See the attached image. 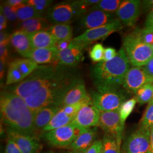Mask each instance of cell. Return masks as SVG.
<instances>
[{"instance_id": "d6986e66", "label": "cell", "mask_w": 153, "mask_h": 153, "mask_svg": "<svg viewBox=\"0 0 153 153\" xmlns=\"http://www.w3.org/2000/svg\"><path fill=\"white\" fill-rule=\"evenodd\" d=\"M97 136V128H91L86 131L76 138L68 148L75 153H84L95 142Z\"/></svg>"}, {"instance_id": "e575fe53", "label": "cell", "mask_w": 153, "mask_h": 153, "mask_svg": "<svg viewBox=\"0 0 153 153\" xmlns=\"http://www.w3.org/2000/svg\"><path fill=\"white\" fill-rule=\"evenodd\" d=\"M104 48L101 43H97L93 45L89 52V56L94 63H99L103 61Z\"/></svg>"}, {"instance_id": "9c48e42d", "label": "cell", "mask_w": 153, "mask_h": 153, "mask_svg": "<svg viewBox=\"0 0 153 153\" xmlns=\"http://www.w3.org/2000/svg\"><path fill=\"white\" fill-rule=\"evenodd\" d=\"M123 27L121 22L116 18L109 23L99 27L86 30L81 35L73 39V40L82 44L86 48L89 44L108 37L112 33L117 32Z\"/></svg>"}, {"instance_id": "f1b7e54d", "label": "cell", "mask_w": 153, "mask_h": 153, "mask_svg": "<svg viewBox=\"0 0 153 153\" xmlns=\"http://www.w3.org/2000/svg\"><path fill=\"white\" fill-rule=\"evenodd\" d=\"M16 66L21 71L25 78L31 74L38 67V64L30 59H17L14 60Z\"/></svg>"}, {"instance_id": "9a60e30c", "label": "cell", "mask_w": 153, "mask_h": 153, "mask_svg": "<svg viewBox=\"0 0 153 153\" xmlns=\"http://www.w3.org/2000/svg\"><path fill=\"white\" fill-rule=\"evenodd\" d=\"M100 114V111L91 102L79 109L73 123L85 129L94 128L99 126Z\"/></svg>"}, {"instance_id": "816d5d0a", "label": "cell", "mask_w": 153, "mask_h": 153, "mask_svg": "<svg viewBox=\"0 0 153 153\" xmlns=\"http://www.w3.org/2000/svg\"><path fill=\"white\" fill-rule=\"evenodd\" d=\"M148 153H153V128L150 132V148Z\"/></svg>"}, {"instance_id": "ffe728a7", "label": "cell", "mask_w": 153, "mask_h": 153, "mask_svg": "<svg viewBox=\"0 0 153 153\" xmlns=\"http://www.w3.org/2000/svg\"><path fill=\"white\" fill-rule=\"evenodd\" d=\"M10 43L18 53L27 58L33 49L29 34L22 30H16L10 35Z\"/></svg>"}, {"instance_id": "7dc6e473", "label": "cell", "mask_w": 153, "mask_h": 153, "mask_svg": "<svg viewBox=\"0 0 153 153\" xmlns=\"http://www.w3.org/2000/svg\"><path fill=\"white\" fill-rule=\"evenodd\" d=\"M8 5L12 6L13 7H16L19 6L27 2V1L24 0H9L6 2Z\"/></svg>"}, {"instance_id": "5b68a950", "label": "cell", "mask_w": 153, "mask_h": 153, "mask_svg": "<svg viewBox=\"0 0 153 153\" xmlns=\"http://www.w3.org/2000/svg\"><path fill=\"white\" fill-rule=\"evenodd\" d=\"M89 9L85 0L62 2L49 7L47 11L46 18L53 25H69L81 18Z\"/></svg>"}, {"instance_id": "2e32d148", "label": "cell", "mask_w": 153, "mask_h": 153, "mask_svg": "<svg viewBox=\"0 0 153 153\" xmlns=\"http://www.w3.org/2000/svg\"><path fill=\"white\" fill-rule=\"evenodd\" d=\"M115 19L113 14L100 10L89 9L81 18L79 25L82 28L88 30L104 26Z\"/></svg>"}, {"instance_id": "f6af8a7d", "label": "cell", "mask_w": 153, "mask_h": 153, "mask_svg": "<svg viewBox=\"0 0 153 153\" xmlns=\"http://www.w3.org/2000/svg\"><path fill=\"white\" fill-rule=\"evenodd\" d=\"M10 43V35L7 33L2 31L0 33V44H9Z\"/></svg>"}, {"instance_id": "d590c367", "label": "cell", "mask_w": 153, "mask_h": 153, "mask_svg": "<svg viewBox=\"0 0 153 153\" xmlns=\"http://www.w3.org/2000/svg\"><path fill=\"white\" fill-rule=\"evenodd\" d=\"M52 2V1L49 0H28L27 4L43 14L44 11L47 12Z\"/></svg>"}, {"instance_id": "3957f363", "label": "cell", "mask_w": 153, "mask_h": 153, "mask_svg": "<svg viewBox=\"0 0 153 153\" xmlns=\"http://www.w3.org/2000/svg\"><path fill=\"white\" fill-rule=\"evenodd\" d=\"M130 62L122 47L115 58L102 61L91 68V76L98 91L119 90L123 85Z\"/></svg>"}, {"instance_id": "83f0119b", "label": "cell", "mask_w": 153, "mask_h": 153, "mask_svg": "<svg viewBox=\"0 0 153 153\" xmlns=\"http://www.w3.org/2000/svg\"><path fill=\"white\" fill-rule=\"evenodd\" d=\"M123 1L121 0H102L93 6L90 9L100 10L105 13L113 14L119 9Z\"/></svg>"}, {"instance_id": "5bb4252c", "label": "cell", "mask_w": 153, "mask_h": 153, "mask_svg": "<svg viewBox=\"0 0 153 153\" xmlns=\"http://www.w3.org/2000/svg\"><path fill=\"white\" fill-rule=\"evenodd\" d=\"M86 48L73 39L69 46L59 52V64L69 68L78 65L83 60V51Z\"/></svg>"}, {"instance_id": "cb8c5ba5", "label": "cell", "mask_w": 153, "mask_h": 153, "mask_svg": "<svg viewBox=\"0 0 153 153\" xmlns=\"http://www.w3.org/2000/svg\"><path fill=\"white\" fill-rule=\"evenodd\" d=\"M51 23L45 18H35L27 21L19 22L18 27L28 34L36 33L42 30H48Z\"/></svg>"}, {"instance_id": "8d00e7d4", "label": "cell", "mask_w": 153, "mask_h": 153, "mask_svg": "<svg viewBox=\"0 0 153 153\" xmlns=\"http://www.w3.org/2000/svg\"><path fill=\"white\" fill-rule=\"evenodd\" d=\"M1 11L4 14L7 21L10 22H16L18 20L14 8L6 2L1 5Z\"/></svg>"}, {"instance_id": "836d02e7", "label": "cell", "mask_w": 153, "mask_h": 153, "mask_svg": "<svg viewBox=\"0 0 153 153\" xmlns=\"http://www.w3.org/2000/svg\"><path fill=\"white\" fill-rule=\"evenodd\" d=\"M137 103L136 98H133L128 100H126L121 104L118 111L120 115L121 121L124 126L127 118L131 114Z\"/></svg>"}, {"instance_id": "ba28073f", "label": "cell", "mask_w": 153, "mask_h": 153, "mask_svg": "<svg viewBox=\"0 0 153 153\" xmlns=\"http://www.w3.org/2000/svg\"><path fill=\"white\" fill-rule=\"evenodd\" d=\"M93 104L100 111H118L126 100L124 93L120 90L95 91L91 95Z\"/></svg>"}, {"instance_id": "c3c4849f", "label": "cell", "mask_w": 153, "mask_h": 153, "mask_svg": "<svg viewBox=\"0 0 153 153\" xmlns=\"http://www.w3.org/2000/svg\"><path fill=\"white\" fill-rule=\"evenodd\" d=\"M7 19H6V16L1 11V13H0V30H1V31H3L4 29H5L7 26Z\"/></svg>"}, {"instance_id": "60d3db41", "label": "cell", "mask_w": 153, "mask_h": 153, "mask_svg": "<svg viewBox=\"0 0 153 153\" xmlns=\"http://www.w3.org/2000/svg\"><path fill=\"white\" fill-rule=\"evenodd\" d=\"M117 52L112 47H106L104 48V57L103 61H108L114 58L117 55Z\"/></svg>"}, {"instance_id": "74e56055", "label": "cell", "mask_w": 153, "mask_h": 153, "mask_svg": "<svg viewBox=\"0 0 153 153\" xmlns=\"http://www.w3.org/2000/svg\"><path fill=\"white\" fill-rule=\"evenodd\" d=\"M138 35L142 41L148 45L153 44V28H143V29H137Z\"/></svg>"}, {"instance_id": "d6a6232c", "label": "cell", "mask_w": 153, "mask_h": 153, "mask_svg": "<svg viewBox=\"0 0 153 153\" xmlns=\"http://www.w3.org/2000/svg\"><path fill=\"white\" fill-rule=\"evenodd\" d=\"M139 128L151 131L153 128V102H150L146 107L142 119L140 122Z\"/></svg>"}, {"instance_id": "6da1fadb", "label": "cell", "mask_w": 153, "mask_h": 153, "mask_svg": "<svg viewBox=\"0 0 153 153\" xmlns=\"http://www.w3.org/2000/svg\"><path fill=\"white\" fill-rule=\"evenodd\" d=\"M71 68L61 65L60 71L52 81L24 99L33 114L47 107H61L66 94L82 81Z\"/></svg>"}, {"instance_id": "52a82bcc", "label": "cell", "mask_w": 153, "mask_h": 153, "mask_svg": "<svg viewBox=\"0 0 153 153\" xmlns=\"http://www.w3.org/2000/svg\"><path fill=\"white\" fill-rule=\"evenodd\" d=\"M87 129L74 123L45 132L44 137L47 143L57 148H69L82 132Z\"/></svg>"}, {"instance_id": "f5cc1de1", "label": "cell", "mask_w": 153, "mask_h": 153, "mask_svg": "<svg viewBox=\"0 0 153 153\" xmlns=\"http://www.w3.org/2000/svg\"><path fill=\"white\" fill-rule=\"evenodd\" d=\"M75 153L74 152H68V153Z\"/></svg>"}, {"instance_id": "8992f818", "label": "cell", "mask_w": 153, "mask_h": 153, "mask_svg": "<svg viewBox=\"0 0 153 153\" xmlns=\"http://www.w3.org/2000/svg\"><path fill=\"white\" fill-rule=\"evenodd\" d=\"M123 45L130 64L133 66H143L153 57L152 46L142 41L137 29L124 37Z\"/></svg>"}, {"instance_id": "7a4b0ae2", "label": "cell", "mask_w": 153, "mask_h": 153, "mask_svg": "<svg viewBox=\"0 0 153 153\" xmlns=\"http://www.w3.org/2000/svg\"><path fill=\"white\" fill-rule=\"evenodd\" d=\"M1 119L7 129L35 136L34 114L25 100L11 91L1 94Z\"/></svg>"}, {"instance_id": "8fae6325", "label": "cell", "mask_w": 153, "mask_h": 153, "mask_svg": "<svg viewBox=\"0 0 153 153\" xmlns=\"http://www.w3.org/2000/svg\"><path fill=\"white\" fill-rule=\"evenodd\" d=\"M142 1L139 0L123 1L116 12L117 18L126 26H133L142 11Z\"/></svg>"}, {"instance_id": "681fc988", "label": "cell", "mask_w": 153, "mask_h": 153, "mask_svg": "<svg viewBox=\"0 0 153 153\" xmlns=\"http://www.w3.org/2000/svg\"><path fill=\"white\" fill-rule=\"evenodd\" d=\"M153 0H146L142 1V9L148 10V9H150V10L153 9Z\"/></svg>"}, {"instance_id": "1f68e13d", "label": "cell", "mask_w": 153, "mask_h": 153, "mask_svg": "<svg viewBox=\"0 0 153 153\" xmlns=\"http://www.w3.org/2000/svg\"><path fill=\"white\" fill-rule=\"evenodd\" d=\"M102 142V153H120L121 143L115 137L106 134Z\"/></svg>"}, {"instance_id": "d4e9b609", "label": "cell", "mask_w": 153, "mask_h": 153, "mask_svg": "<svg viewBox=\"0 0 153 153\" xmlns=\"http://www.w3.org/2000/svg\"><path fill=\"white\" fill-rule=\"evenodd\" d=\"M75 117L68 114L62 108L57 112L49 124L42 130L43 132L50 131L55 129L71 124Z\"/></svg>"}, {"instance_id": "44dd1931", "label": "cell", "mask_w": 153, "mask_h": 153, "mask_svg": "<svg viewBox=\"0 0 153 153\" xmlns=\"http://www.w3.org/2000/svg\"><path fill=\"white\" fill-rule=\"evenodd\" d=\"M33 48H47L55 47L57 40L48 30L29 34Z\"/></svg>"}, {"instance_id": "484cf974", "label": "cell", "mask_w": 153, "mask_h": 153, "mask_svg": "<svg viewBox=\"0 0 153 153\" xmlns=\"http://www.w3.org/2000/svg\"><path fill=\"white\" fill-rule=\"evenodd\" d=\"M48 31L55 37L57 42L73 39V28L69 24L52 25Z\"/></svg>"}, {"instance_id": "e0dca14e", "label": "cell", "mask_w": 153, "mask_h": 153, "mask_svg": "<svg viewBox=\"0 0 153 153\" xmlns=\"http://www.w3.org/2000/svg\"><path fill=\"white\" fill-rule=\"evenodd\" d=\"M7 136L16 143L22 153H38L42 149V145L35 136L10 129H7Z\"/></svg>"}, {"instance_id": "4fadbf2b", "label": "cell", "mask_w": 153, "mask_h": 153, "mask_svg": "<svg viewBox=\"0 0 153 153\" xmlns=\"http://www.w3.org/2000/svg\"><path fill=\"white\" fill-rule=\"evenodd\" d=\"M153 83V78L149 76L142 67L132 66L126 74L123 86L128 91L134 93L143 85Z\"/></svg>"}, {"instance_id": "db71d44e", "label": "cell", "mask_w": 153, "mask_h": 153, "mask_svg": "<svg viewBox=\"0 0 153 153\" xmlns=\"http://www.w3.org/2000/svg\"><path fill=\"white\" fill-rule=\"evenodd\" d=\"M153 102V99H152V100H151V102Z\"/></svg>"}, {"instance_id": "b9f144b4", "label": "cell", "mask_w": 153, "mask_h": 153, "mask_svg": "<svg viewBox=\"0 0 153 153\" xmlns=\"http://www.w3.org/2000/svg\"><path fill=\"white\" fill-rule=\"evenodd\" d=\"M72 40H65L57 42L56 44L55 45V47L57 48V49L60 52L61 51L65 49L69 46V45L71 43Z\"/></svg>"}, {"instance_id": "11a10c76", "label": "cell", "mask_w": 153, "mask_h": 153, "mask_svg": "<svg viewBox=\"0 0 153 153\" xmlns=\"http://www.w3.org/2000/svg\"><path fill=\"white\" fill-rule=\"evenodd\" d=\"M152 48H153V45H152Z\"/></svg>"}, {"instance_id": "f35d334b", "label": "cell", "mask_w": 153, "mask_h": 153, "mask_svg": "<svg viewBox=\"0 0 153 153\" xmlns=\"http://www.w3.org/2000/svg\"><path fill=\"white\" fill-rule=\"evenodd\" d=\"M5 153H22V152L16 143L9 137H7Z\"/></svg>"}, {"instance_id": "7c38bea8", "label": "cell", "mask_w": 153, "mask_h": 153, "mask_svg": "<svg viewBox=\"0 0 153 153\" xmlns=\"http://www.w3.org/2000/svg\"><path fill=\"white\" fill-rule=\"evenodd\" d=\"M150 131L139 128L127 138L124 153H148L150 143Z\"/></svg>"}, {"instance_id": "4dcf8cb0", "label": "cell", "mask_w": 153, "mask_h": 153, "mask_svg": "<svg viewBox=\"0 0 153 153\" xmlns=\"http://www.w3.org/2000/svg\"><path fill=\"white\" fill-rule=\"evenodd\" d=\"M153 97V83H149L140 88L136 93L137 103L142 104L149 103Z\"/></svg>"}, {"instance_id": "30bf717a", "label": "cell", "mask_w": 153, "mask_h": 153, "mask_svg": "<svg viewBox=\"0 0 153 153\" xmlns=\"http://www.w3.org/2000/svg\"><path fill=\"white\" fill-rule=\"evenodd\" d=\"M99 126L121 143L124 126L121 121L118 111H100Z\"/></svg>"}, {"instance_id": "f546056e", "label": "cell", "mask_w": 153, "mask_h": 153, "mask_svg": "<svg viewBox=\"0 0 153 153\" xmlns=\"http://www.w3.org/2000/svg\"><path fill=\"white\" fill-rule=\"evenodd\" d=\"M25 79V78L23 76L21 71H20L16 66L15 62L14 61H11L8 68L6 85H16L22 82Z\"/></svg>"}, {"instance_id": "277c9868", "label": "cell", "mask_w": 153, "mask_h": 153, "mask_svg": "<svg viewBox=\"0 0 153 153\" xmlns=\"http://www.w3.org/2000/svg\"><path fill=\"white\" fill-rule=\"evenodd\" d=\"M59 64L38 66L31 74L9 90L25 99L52 81L60 70Z\"/></svg>"}, {"instance_id": "603a6c76", "label": "cell", "mask_w": 153, "mask_h": 153, "mask_svg": "<svg viewBox=\"0 0 153 153\" xmlns=\"http://www.w3.org/2000/svg\"><path fill=\"white\" fill-rule=\"evenodd\" d=\"M89 95L87 93L85 84L82 80L66 94L62 100L61 107L77 103L86 98Z\"/></svg>"}, {"instance_id": "ac0fdd59", "label": "cell", "mask_w": 153, "mask_h": 153, "mask_svg": "<svg viewBox=\"0 0 153 153\" xmlns=\"http://www.w3.org/2000/svg\"><path fill=\"white\" fill-rule=\"evenodd\" d=\"M59 52L56 47L47 48H33L28 55L38 64H59Z\"/></svg>"}, {"instance_id": "4316f807", "label": "cell", "mask_w": 153, "mask_h": 153, "mask_svg": "<svg viewBox=\"0 0 153 153\" xmlns=\"http://www.w3.org/2000/svg\"><path fill=\"white\" fill-rule=\"evenodd\" d=\"M14 8L16 12L18 21L20 22L35 18H44L43 16V14L36 10L33 6L27 4V2Z\"/></svg>"}, {"instance_id": "ab89813d", "label": "cell", "mask_w": 153, "mask_h": 153, "mask_svg": "<svg viewBox=\"0 0 153 153\" xmlns=\"http://www.w3.org/2000/svg\"><path fill=\"white\" fill-rule=\"evenodd\" d=\"M102 141L97 140L84 153H102Z\"/></svg>"}, {"instance_id": "f907efd6", "label": "cell", "mask_w": 153, "mask_h": 153, "mask_svg": "<svg viewBox=\"0 0 153 153\" xmlns=\"http://www.w3.org/2000/svg\"><path fill=\"white\" fill-rule=\"evenodd\" d=\"M6 62L4 61H0V79L1 81L3 79L5 74V70Z\"/></svg>"}, {"instance_id": "ee69618b", "label": "cell", "mask_w": 153, "mask_h": 153, "mask_svg": "<svg viewBox=\"0 0 153 153\" xmlns=\"http://www.w3.org/2000/svg\"><path fill=\"white\" fill-rule=\"evenodd\" d=\"M142 67L148 75L153 78V57L145 65Z\"/></svg>"}, {"instance_id": "7bdbcfd3", "label": "cell", "mask_w": 153, "mask_h": 153, "mask_svg": "<svg viewBox=\"0 0 153 153\" xmlns=\"http://www.w3.org/2000/svg\"><path fill=\"white\" fill-rule=\"evenodd\" d=\"M8 44H0V59L1 60L6 62L7 58L8 57V50H7Z\"/></svg>"}, {"instance_id": "7402d4cb", "label": "cell", "mask_w": 153, "mask_h": 153, "mask_svg": "<svg viewBox=\"0 0 153 153\" xmlns=\"http://www.w3.org/2000/svg\"><path fill=\"white\" fill-rule=\"evenodd\" d=\"M60 108L58 106H49L40 109L34 114V125L36 130H43Z\"/></svg>"}, {"instance_id": "bcb514c9", "label": "cell", "mask_w": 153, "mask_h": 153, "mask_svg": "<svg viewBox=\"0 0 153 153\" xmlns=\"http://www.w3.org/2000/svg\"><path fill=\"white\" fill-rule=\"evenodd\" d=\"M145 27L153 28V9L149 11L148 16L146 17Z\"/></svg>"}]
</instances>
